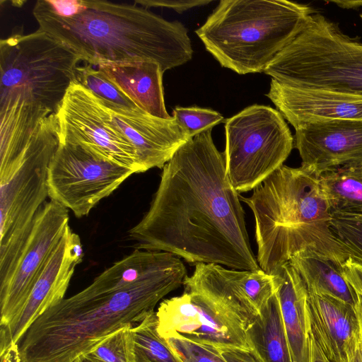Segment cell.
Returning <instances> with one entry per match:
<instances>
[{
	"mask_svg": "<svg viewBox=\"0 0 362 362\" xmlns=\"http://www.w3.org/2000/svg\"><path fill=\"white\" fill-rule=\"evenodd\" d=\"M212 129L189 139L165 165L148 211L129 236L138 249L168 252L191 265L258 270L240 195Z\"/></svg>",
	"mask_w": 362,
	"mask_h": 362,
	"instance_id": "6da1fadb",
	"label": "cell"
},
{
	"mask_svg": "<svg viewBox=\"0 0 362 362\" xmlns=\"http://www.w3.org/2000/svg\"><path fill=\"white\" fill-rule=\"evenodd\" d=\"M72 16L56 13L47 0L37 1L33 14L46 32L93 66L139 62L158 63L163 73L191 60L187 29L143 6L81 0Z\"/></svg>",
	"mask_w": 362,
	"mask_h": 362,
	"instance_id": "7a4b0ae2",
	"label": "cell"
},
{
	"mask_svg": "<svg viewBox=\"0 0 362 362\" xmlns=\"http://www.w3.org/2000/svg\"><path fill=\"white\" fill-rule=\"evenodd\" d=\"M187 276L182 264L113 292L64 298L39 316L21 339V362H74L122 327L137 325L155 312Z\"/></svg>",
	"mask_w": 362,
	"mask_h": 362,
	"instance_id": "3957f363",
	"label": "cell"
},
{
	"mask_svg": "<svg viewBox=\"0 0 362 362\" xmlns=\"http://www.w3.org/2000/svg\"><path fill=\"white\" fill-rule=\"evenodd\" d=\"M80 62L40 29L1 40L0 170L21 155L39 124L57 113Z\"/></svg>",
	"mask_w": 362,
	"mask_h": 362,
	"instance_id": "277c9868",
	"label": "cell"
},
{
	"mask_svg": "<svg viewBox=\"0 0 362 362\" xmlns=\"http://www.w3.org/2000/svg\"><path fill=\"white\" fill-rule=\"evenodd\" d=\"M318 174L300 165H283L249 197L240 196L255 223L257 260L274 274L296 252L309 247L343 264L347 258L333 235L331 209Z\"/></svg>",
	"mask_w": 362,
	"mask_h": 362,
	"instance_id": "5b68a950",
	"label": "cell"
},
{
	"mask_svg": "<svg viewBox=\"0 0 362 362\" xmlns=\"http://www.w3.org/2000/svg\"><path fill=\"white\" fill-rule=\"evenodd\" d=\"M247 270L200 263L183 283L184 291L165 299L156 312L158 332L180 336L221 352L250 351L247 330L259 314L250 301Z\"/></svg>",
	"mask_w": 362,
	"mask_h": 362,
	"instance_id": "8992f818",
	"label": "cell"
},
{
	"mask_svg": "<svg viewBox=\"0 0 362 362\" xmlns=\"http://www.w3.org/2000/svg\"><path fill=\"white\" fill-rule=\"evenodd\" d=\"M313 13L287 0H221L195 33L221 66L242 75L261 73Z\"/></svg>",
	"mask_w": 362,
	"mask_h": 362,
	"instance_id": "52a82bcc",
	"label": "cell"
},
{
	"mask_svg": "<svg viewBox=\"0 0 362 362\" xmlns=\"http://www.w3.org/2000/svg\"><path fill=\"white\" fill-rule=\"evenodd\" d=\"M264 73L288 86L362 96V43L315 13Z\"/></svg>",
	"mask_w": 362,
	"mask_h": 362,
	"instance_id": "ba28073f",
	"label": "cell"
},
{
	"mask_svg": "<svg viewBox=\"0 0 362 362\" xmlns=\"http://www.w3.org/2000/svg\"><path fill=\"white\" fill-rule=\"evenodd\" d=\"M59 141L56 114L52 115L0 173V286L12 274L35 216L49 197L48 170Z\"/></svg>",
	"mask_w": 362,
	"mask_h": 362,
	"instance_id": "9c48e42d",
	"label": "cell"
},
{
	"mask_svg": "<svg viewBox=\"0 0 362 362\" xmlns=\"http://www.w3.org/2000/svg\"><path fill=\"white\" fill-rule=\"evenodd\" d=\"M225 132L226 173L238 193L253 190L284 165L293 148L284 117L267 105L255 104L227 119Z\"/></svg>",
	"mask_w": 362,
	"mask_h": 362,
	"instance_id": "30bf717a",
	"label": "cell"
},
{
	"mask_svg": "<svg viewBox=\"0 0 362 362\" xmlns=\"http://www.w3.org/2000/svg\"><path fill=\"white\" fill-rule=\"evenodd\" d=\"M134 173L80 145L59 141L48 170L49 197L81 218Z\"/></svg>",
	"mask_w": 362,
	"mask_h": 362,
	"instance_id": "8fae6325",
	"label": "cell"
},
{
	"mask_svg": "<svg viewBox=\"0 0 362 362\" xmlns=\"http://www.w3.org/2000/svg\"><path fill=\"white\" fill-rule=\"evenodd\" d=\"M60 141L78 144L106 160L144 173L130 141L115 127L108 110L75 80L57 113Z\"/></svg>",
	"mask_w": 362,
	"mask_h": 362,
	"instance_id": "7c38bea8",
	"label": "cell"
},
{
	"mask_svg": "<svg viewBox=\"0 0 362 362\" xmlns=\"http://www.w3.org/2000/svg\"><path fill=\"white\" fill-rule=\"evenodd\" d=\"M66 208L50 199L38 211L12 274L0 286V326L21 313L45 262L69 226Z\"/></svg>",
	"mask_w": 362,
	"mask_h": 362,
	"instance_id": "4fadbf2b",
	"label": "cell"
},
{
	"mask_svg": "<svg viewBox=\"0 0 362 362\" xmlns=\"http://www.w3.org/2000/svg\"><path fill=\"white\" fill-rule=\"evenodd\" d=\"M83 255L79 235L68 226L42 269L19 315L7 326H0V337L18 344L33 322L64 298Z\"/></svg>",
	"mask_w": 362,
	"mask_h": 362,
	"instance_id": "5bb4252c",
	"label": "cell"
},
{
	"mask_svg": "<svg viewBox=\"0 0 362 362\" xmlns=\"http://www.w3.org/2000/svg\"><path fill=\"white\" fill-rule=\"evenodd\" d=\"M301 165L319 175L362 164V119H334L296 129Z\"/></svg>",
	"mask_w": 362,
	"mask_h": 362,
	"instance_id": "9a60e30c",
	"label": "cell"
},
{
	"mask_svg": "<svg viewBox=\"0 0 362 362\" xmlns=\"http://www.w3.org/2000/svg\"><path fill=\"white\" fill-rule=\"evenodd\" d=\"M98 100L110 112L115 127L134 146L145 172L153 168L163 169L189 140L173 116L162 119L142 110H129Z\"/></svg>",
	"mask_w": 362,
	"mask_h": 362,
	"instance_id": "2e32d148",
	"label": "cell"
},
{
	"mask_svg": "<svg viewBox=\"0 0 362 362\" xmlns=\"http://www.w3.org/2000/svg\"><path fill=\"white\" fill-rule=\"evenodd\" d=\"M267 96L295 129L334 119H362V96L298 88L272 79Z\"/></svg>",
	"mask_w": 362,
	"mask_h": 362,
	"instance_id": "e0dca14e",
	"label": "cell"
},
{
	"mask_svg": "<svg viewBox=\"0 0 362 362\" xmlns=\"http://www.w3.org/2000/svg\"><path fill=\"white\" fill-rule=\"evenodd\" d=\"M310 329L332 362H349L361 338L355 307L336 298L308 293Z\"/></svg>",
	"mask_w": 362,
	"mask_h": 362,
	"instance_id": "ac0fdd59",
	"label": "cell"
},
{
	"mask_svg": "<svg viewBox=\"0 0 362 362\" xmlns=\"http://www.w3.org/2000/svg\"><path fill=\"white\" fill-rule=\"evenodd\" d=\"M274 275L292 362H310L306 286L289 262L284 264Z\"/></svg>",
	"mask_w": 362,
	"mask_h": 362,
	"instance_id": "d6986e66",
	"label": "cell"
},
{
	"mask_svg": "<svg viewBox=\"0 0 362 362\" xmlns=\"http://www.w3.org/2000/svg\"><path fill=\"white\" fill-rule=\"evenodd\" d=\"M182 264V259L172 253L136 248L100 273L88 286L78 293L82 296H93L113 292Z\"/></svg>",
	"mask_w": 362,
	"mask_h": 362,
	"instance_id": "ffe728a7",
	"label": "cell"
},
{
	"mask_svg": "<svg viewBox=\"0 0 362 362\" xmlns=\"http://www.w3.org/2000/svg\"><path fill=\"white\" fill-rule=\"evenodd\" d=\"M97 67L149 115L170 119L165 108L161 66L153 62L103 64Z\"/></svg>",
	"mask_w": 362,
	"mask_h": 362,
	"instance_id": "44dd1931",
	"label": "cell"
},
{
	"mask_svg": "<svg viewBox=\"0 0 362 362\" xmlns=\"http://www.w3.org/2000/svg\"><path fill=\"white\" fill-rule=\"evenodd\" d=\"M288 262L299 274L308 293L329 296L356 307L358 296L337 260L309 247L294 254Z\"/></svg>",
	"mask_w": 362,
	"mask_h": 362,
	"instance_id": "7402d4cb",
	"label": "cell"
},
{
	"mask_svg": "<svg viewBox=\"0 0 362 362\" xmlns=\"http://www.w3.org/2000/svg\"><path fill=\"white\" fill-rule=\"evenodd\" d=\"M247 339L260 362H292L276 291L248 327Z\"/></svg>",
	"mask_w": 362,
	"mask_h": 362,
	"instance_id": "603a6c76",
	"label": "cell"
},
{
	"mask_svg": "<svg viewBox=\"0 0 362 362\" xmlns=\"http://www.w3.org/2000/svg\"><path fill=\"white\" fill-rule=\"evenodd\" d=\"M320 179L331 212L362 214V164L326 172Z\"/></svg>",
	"mask_w": 362,
	"mask_h": 362,
	"instance_id": "cb8c5ba5",
	"label": "cell"
},
{
	"mask_svg": "<svg viewBox=\"0 0 362 362\" xmlns=\"http://www.w3.org/2000/svg\"><path fill=\"white\" fill-rule=\"evenodd\" d=\"M156 312L132 328L135 362H183L158 332Z\"/></svg>",
	"mask_w": 362,
	"mask_h": 362,
	"instance_id": "d4e9b609",
	"label": "cell"
},
{
	"mask_svg": "<svg viewBox=\"0 0 362 362\" xmlns=\"http://www.w3.org/2000/svg\"><path fill=\"white\" fill-rule=\"evenodd\" d=\"M76 80L102 100L129 110H141L136 104L97 67L85 63L76 69Z\"/></svg>",
	"mask_w": 362,
	"mask_h": 362,
	"instance_id": "484cf974",
	"label": "cell"
},
{
	"mask_svg": "<svg viewBox=\"0 0 362 362\" xmlns=\"http://www.w3.org/2000/svg\"><path fill=\"white\" fill-rule=\"evenodd\" d=\"M330 228L346 256L362 264V214L332 211Z\"/></svg>",
	"mask_w": 362,
	"mask_h": 362,
	"instance_id": "4316f807",
	"label": "cell"
},
{
	"mask_svg": "<svg viewBox=\"0 0 362 362\" xmlns=\"http://www.w3.org/2000/svg\"><path fill=\"white\" fill-rule=\"evenodd\" d=\"M132 324L126 325L101 341L89 354L103 362H135Z\"/></svg>",
	"mask_w": 362,
	"mask_h": 362,
	"instance_id": "83f0119b",
	"label": "cell"
},
{
	"mask_svg": "<svg viewBox=\"0 0 362 362\" xmlns=\"http://www.w3.org/2000/svg\"><path fill=\"white\" fill-rule=\"evenodd\" d=\"M173 117L189 139L213 128L224 119L218 112L196 106H176L173 109Z\"/></svg>",
	"mask_w": 362,
	"mask_h": 362,
	"instance_id": "f1b7e54d",
	"label": "cell"
},
{
	"mask_svg": "<svg viewBox=\"0 0 362 362\" xmlns=\"http://www.w3.org/2000/svg\"><path fill=\"white\" fill-rule=\"evenodd\" d=\"M173 352L183 362H226L218 350L194 343L180 336L166 339Z\"/></svg>",
	"mask_w": 362,
	"mask_h": 362,
	"instance_id": "f546056e",
	"label": "cell"
},
{
	"mask_svg": "<svg viewBox=\"0 0 362 362\" xmlns=\"http://www.w3.org/2000/svg\"><path fill=\"white\" fill-rule=\"evenodd\" d=\"M211 1V0H138L135 1L134 4H140L146 8L165 7L182 13L194 7L205 6Z\"/></svg>",
	"mask_w": 362,
	"mask_h": 362,
	"instance_id": "4dcf8cb0",
	"label": "cell"
},
{
	"mask_svg": "<svg viewBox=\"0 0 362 362\" xmlns=\"http://www.w3.org/2000/svg\"><path fill=\"white\" fill-rule=\"evenodd\" d=\"M341 268L345 279L356 293L362 297V264L349 257Z\"/></svg>",
	"mask_w": 362,
	"mask_h": 362,
	"instance_id": "1f68e13d",
	"label": "cell"
},
{
	"mask_svg": "<svg viewBox=\"0 0 362 362\" xmlns=\"http://www.w3.org/2000/svg\"><path fill=\"white\" fill-rule=\"evenodd\" d=\"M53 11L64 17L72 16L82 8L81 0H47Z\"/></svg>",
	"mask_w": 362,
	"mask_h": 362,
	"instance_id": "d6a6232c",
	"label": "cell"
},
{
	"mask_svg": "<svg viewBox=\"0 0 362 362\" xmlns=\"http://www.w3.org/2000/svg\"><path fill=\"white\" fill-rule=\"evenodd\" d=\"M219 353L226 362H260L250 351L228 349Z\"/></svg>",
	"mask_w": 362,
	"mask_h": 362,
	"instance_id": "836d02e7",
	"label": "cell"
},
{
	"mask_svg": "<svg viewBox=\"0 0 362 362\" xmlns=\"http://www.w3.org/2000/svg\"><path fill=\"white\" fill-rule=\"evenodd\" d=\"M0 362H21L18 344L0 342Z\"/></svg>",
	"mask_w": 362,
	"mask_h": 362,
	"instance_id": "e575fe53",
	"label": "cell"
},
{
	"mask_svg": "<svg viewBox=\"0 0 362 362\" xmlns=\"http://www.w3.org/2000/svg\"><path fill=\"white\" fill-rule=\"evenodd\" d=\"M310 362H332L322 352L314 337L310 327L309 328Z\"/></svg>",
	"mask_w": 362,
	"mask_h": 362,
	"instance_id": "d590c367",
	"label": "cell"
},
{
	"mask_svg": "<svg viewBox=\"0 0 362 362\" xmlns=\"http://www.w3.org/2000/svg\"><path fill=\"white\" fill-rule=\"evenodd\" d=\"M336 4L338 6L343 8H356L362 6V1L359 0H345V1H331Z\"/></svg>",
	"mask_w": 362,
	"mask_h": 362,
	"instance_id": "8d00e7d4",
	"label": "cell"
},
{
	"mask_svg": "<svg viewBox=\"0 0 362 362\" xmlns=\"http://www.w3.org/2000/svg\"><path fill=\"white\" fill-rule=\"evenodd\" d=\"M349 362H362V339L361 338L356 345L354 353Z\"/></svg>",
	"mask_w": 362,
	"mask_h": 362,
	"instance_id": "74e56055",
	"label": "cell"
},
{
	"mask_svg": "<svg viewBox=\"0 0 362 362\" xmlns=\"http://www.w3.org/2000/svg\"><path fill=\"white\" fill-rule=\"evenodd\" d=\"M74 362H103L94 357L90 354H83L75 359Z\"/></svg>",
	"mask_w": 362,
	"mask_h": 362,
	"instance_id": "f35d334b",
	"label": "cell"
},
{
	"mask_svg": "<svg viewBox=\"0 0 362 362\" xmlns=\"http://www.w3.org/2000/svg\"><path fill=\"white\" fill-rule=\"evenodd\" d=\"M358 296V300L356 305V310L358 315V317L360 323V327H361V339H362V297L359 295Z\"/></svg>",
	"mask_w": 362,
	"mask_h": 362,
	"instance_id": "ab89813d",
	"label": "cell"
},
{
	"mask_svg": "<svg viewBox=\"0 0 362 362\" xmlns=\"http://www.w3.org/2000/svg\"><path fill=\"white\" fill-rule=\"evenodd\" d=\"M361 19H362V13L361 14Z\"/></svg>",
	"mask_w": 362,
	"mask_h": 362,
	"instance_id": "60d3db41",
	"label": "cell"
}]
</instances>
